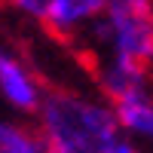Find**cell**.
Returning <instances> with one entry per match:
<instances>
[{
    "label": "cell",
    "mask_w": 153,
    "mask_h": 153,
    "mask_svg": "<svg viewBox=\"0 0 153 153\" xmlns=\"http://www.w3.org/2000/svg\"><path fill=\"white\" fill-rule=\"evenodd\" d=\"M6 3L16 9V12L28 16V19H37V16H40V9H43V0H6Z\"/></svg>",
    "instance_id": "52a82bcc"
},
{
    "label": "cell",
    "mask_w": 153,
    "mask_h": 153,
    "mask_svg": "<svg viewBox=\"0 0 153 153\" xmlns=\"http://www.w3.org/2000/svg\"><path fill=\"white\" fill-rule=\"evenodd\" d=\"M83 40L98 58L153 68V0H107Z\"/></svg>",
    "instance_id": "7a4b0ae2"
},
{
    "label": "cell",
    "mask_w": 153,
    "mask_h": 153,
    "mask_svg": "<svg viewBox=\"0 0 153 153\" xmlns=\"http://www.w3.org/2000/svg\"><path fill=\"white\" fill-rule=\"evenodd\" d=\"M107 0H43V9L37 22L58 37V40H83L95 19L104 12Z\"/></svg>",
    "instance_id": "277c9868"
},
{
    "label": "cell",
    "mask_w": 153,
    "mask_h": 153,
    "mask_svg": "<svg viewBox=\"0 0 153 153\" xmlns=\"http://www.w3.org/2000/svg\"><path fill=\"white\" fill-rule=\"evenodd\" d=\"M40 138L34 126L16 113H0V153H37Z\"/></svg>",
    "instance_id": "8992f818"
},
{
    "label": "cell",
    "mask_w": 153,
    "mask_h": 153,
    "mask_svg": "<svg viewBox=\"0 0 153 153\" xmlns=\"http://www.w3.org/2000/svg\"><path fill=\"white\" fill-rule=\"evenodd\" d=\"M34 132L46 153H107L123 135L104 95L86 89H46L34 110Z\"/></svg>",
    "instance_id": "6da1fadb"
},
{
    "label": "cell",
    "mask_w": 153,
    "mask_h": 153,
    "mask_svg": "<svg viewBox=\"0 0 153 153\" xmlns=\"http://www.w3.org/2000/svg\"><path fill=\"white\" fill-rule=\"evenodd\" d=\"M107 153H141V147H138V141H132V138L120 135L117 141H113V147H110Z\"/></svg>",
    "instance_id": "ba28073f"
},
{
    "label": "cell",
    "mask_w": 153,
    "mask_h": 153,
    "mask_svg": "<svg viewBox=\"0 0 153 153\" xmlns=\"http://www.w3.org/2000/svg\"><path fill=\"white\" fill-rule=\"evenodd\" d=\"M46 95L40 74L19 49L0 40V104L16 117H34Z\"/></svg>",
    "instance_id": "3957f363"
},
{
    "label": "cell",
    "mask_w": 153,
    "mask_h": 153,
    "mask_svg": "<svg viewBox=\"0 0 153 153\" xmlns=\"http://www.w3.org/2000/svg\"><path fill=\"white\" fill-rule=\"evenodd\" d=\"M110 107L126 138L153 144V80H144L135 89L123 92L120 98L110 101Z\"/></svg>",
    "instance_id": "5b68a950"
},
{
    "label": "cell",
    "mask_w": 153,
    "mask_h": 153,
    "mask_svg": "<svg viewBox=\"0 0 153 153\" xmlns=\"http://www.w3.org/2000/svg\"><path fill=\"white\" fill-rule=\"evenodd\" d=\"M37 153H46V150H43V147H40V150H37Z\"/></svg>",
    "instance_id": "9c48e42d"
}]
</instances>
